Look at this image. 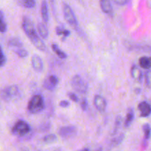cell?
<instances>
[{"mask_svg":"<svg viewBox=\"0 0 151 151\" xmlns=\"http://www.w3.org/2000/svg\"><path fill=\"white\" fill-rule=\"evenodd\" d=\"M22 28L24 32L27 35L34 47L38 49L40 51L44 52L47 50L45 44L40 38L39 35H38L36 30L35 29L33 23L29 18L27 16H24L22 20Z\"/></svg>","mask_w":151,"mask_h":151,"instance_id":"cell-1","label":"cell"},{"mask_svg":"<svg viewBox=\"0 0 151 151\" xmlns=\"http://www.w3.org/2000/svg\"><path fill=\"white\" fill-rule=\"evenodd\" d=\"M44 98L40 94L33 96L29 103H28L27 109L30 114H38L42 111L44 109Z\"/></svg>","mask_w":151,"mask_h":151,"instance_id":"cell-2","label":"cell"},{"mask_svg":"<svg viewBox=\"0 0 151 151\" xmlns=\"http://www.w3.org/2000/svg\"><path fill=\"white\" fill-rule=\"evenodd\" d=\"M63 16H64L65 19L67 22V23L73 27L74 29L78 31L79 29V26H78V21H77L76 16L74 13L72 9L67 4H63Z\"/></svg>","mask_w":151,"mask_h":151,"instance_id":"cell-3","label":"cell"},{"mask_svg":"<svg viewBox=\"0 0 151 151\" xmlns=\"http://www.w3.org/2000/svg\"><path fill=\"white\" fill-rule=\"evenodd\" d=\"M72 88L80 94H86L88 91V84L80 75H75L71 81Z\"/></svg>","mask_w":151,"mask_h":151,"instance_id":"cell-4","label":"cell"},{"mask_svg":"<svg viewBox=\"0 0 151 151\" xmlns=\"http://www.w3.org/2000/svg\"><path fill=\"white\" fill-rule=\"evenodd\" d=\"M31 128L29 124L25 121L19 120L16 123V125L12 128V134L14 135L20 136V137H24L29 134Z\"/></svg>","mask_w":151,"mask_h":151,"instance_id":"cell-5","label":"cell"},{"mask_svg":"<svg viewBox=\"0 0 151 151\" xmlns=\"http://www.w3.org/2000/svg\"><path fill=\"white\" fill-rule=\"evenodd\" d=\"M19 94V87L17 86H7L1 91V98L4 102H10L16 97Z\"/></svg>","mask_w":151,"mask_h":151,"instance_id":"cell-6","label":"cell"},{"mask_svg":"<svg viewBox=\"0 0 151 151\" xmlns=\"http://www.w3.org/2000/svg\"><path fill=\"white\" fill-rule=\"evenodd\" d=\"M58 134L63 139H70L77 134V128L72 125L62 127L59 129Z\"/></svg>","mask_w":151,"mask_h":151,"instance_id":"cell-7","label":"cell"},{"mask_svg":"<svg viewBox=\"0 0 151 151\" xmlns=\"http://www.w3.org/2000/svg\"><path fill=\"white\" fill-rule=\"evenodd\" d=\"M58 84V78L55 75H50L44 81V87L49 91H53Z\"/></svg>","mask_w":151,"mask_h":151,"instance_id":"cell-8","label":"cell"},{"mask_svg":"<svg viewBox=\"0 0 151 151\" xmlns=\"http://www.w3.org/2000/svg\"><path fill=\"white\" fill-rule=\"evenodd\" d=\"M31 63H32V66L35 72H41L44 69V64H43L42 59L38 55H34L31 59Z\"/></svg>","mask_w":151,"mask_h":151,"instance_id":"cell-9","label":"cell"},{"mask_svg":"<svg viewBox=\"0 0 151 151\" xmlns=\"http://www.w3.org/2000/svg\"><path fill=\"white\" fill-rule=\"evenodd\" d=\"M94 104L95 106L96 109L100 112L105 111L107 106L106 100L104 97H103L100 95H96L94 98Z\"/></svg>","mask_w":151,"mask_h":151,"instance_id":"cell-10","label":"cell"},{"mask_svg":"<svg viewBox=\"0 0 151 151\" xmlns=\"http://www.w3.org/2000/svg\"><path fill=\"white\" fill-rule=\"evenodd\" d=\"M138 109L140 112V116L142 117H147L151 114V106L147 102L143 101L138 106Z\"/></svg>","mask_w":151,"mask_h":151,"instance_id":"cell-11","label":"cell"},{"mask_svg":"<svg viewBox=\"0 0 151 151\" xmlns=\"http://www.w3.org/2000/svg\"><path fill=\"white\" fill-rule=\"evenodd\" d=\"M100 4L103 13L106 14H111L113 12V7L110 0H100Z\"/></svg>","mask_w":151,"mask_h":151,"instance_id":"cell-12","label":"cell"},{"mask_svg":"<svg viewBox=\"0 0 151 151\" xmlns=\"http://www.w3.org/2000/svg\"><path fill=\"white\" fill-rule=\"evenodd\" d=\"M131 77L134 78L135 81H140L142 78V71L139 69L138 66H132L131 69Z\"/></svg>","mask_w":151,"mask_h":151,"instance_id":"cell-13","label":"cell"},{"mask_svg":"<svg viewBox=\"0 0 151 151\" xmlns=\"http://www.w3.org/2000/svg\"><path fill=\"white\" fill-rule=\"evenodd\" d=\"M140 66L144 69H150L151 68V57L143 56L139 60Z\"/></svg>","mask_w":151,"mask_h":151,"instance_id":"cell-14","label":"cell"},{"mask_svg":"<svg viewBox=\"0 0 151 151\" xmlns=\"http://www.w3.org/2000/svg\"><path fill=\"white\" fill-rule=\"evenodd\" d=\"M41 16H42V19L44 22L47 23L49 22V10H48V6H47V3L45 0H44L41 4Z\"/></svg>","mask_w":151,"mask_h":151,"instance_id":"cell-15","label":"cell"},{"mask_svg":"<svg viewBox=\"0 0 151 151\" xmlns=\"http://www.w3.org/2000/svg\"><path fill=\"white\" fill-rule=\"evenodd\" d=\"M124 138H125V134H120V135L118 136V137H115L114 139H113L109 145V150H111V149L119 145L122 142Z\"/></svg>","mask_w":151,"mask_h":151,"instance_id":"cell-16","label":"cell"},{"mask_svg":"<svg viewBox=\"0 0 151 151\" xmlns=\"http://www.w3.org/2000/svg\"><path fill=\"white\" fill-rule=\"evenodd\" d=\"M38 31L39 35L44 39H47L49 36V32L47 27L42 23H39L38 24Z\"/></svg>","mask_w":151,"mask_h":151,"instance_id":"cell-17","label":"cell"},{"mask_svg":"<svg viewBox=\"0 0 151 151\" xmlns=\"http://www.w3.org/2000/svg\"><path fill=\"white\" fill-rule=\"evenodd\" d=\"M134 119V111L132 109H130L129 110H128V113H127L126 117H125V122H124L125 128H128V127L131 125Z\"/></svg>","mask_w":151,"mask_h":151,"instance_id":"cell-18","label":"cell"},{"mask_svg":"<svg viewBox=\"0 0 151 151\" xmlns=\"http://www.w3.org/2000/svg\"><path fill=\"white\" fill-rule=\"evenodd\" d=\"M17 2L25 8H33L35 6V0H17Z\"/></svg>","mask_w":151,"mask_h":151,"instance_id":"cell-19","label":"cell"},{"mask_svg":"<svg viewBox=\"0 0 151 151\" xmlns=\"http://www.w3.org/2000/svg\"><path fill=\"white\" fill-rule=\"evenodd\" d=\"M7 45L9 47H15V48H21L22 47L23 44H22V41L19 38H11L8 40L7 41Z\"/></svg>","mask_w":151,"mask_h":151,"instance_id":"cell-20","label":"cell"},{"mask_svg":"<svg viewBox=\"0 0 151 151\" xmlns=\"http://www.w3.org/2000/svg\"><path fill=\"white\" fill-rule=\"evenodd\" d=\"M52 50L53 51L55 52V54L61 59H65L66 58V57H67L66 53H65L63 51H62V50L59 48V47L57 45V44H52Z\"/></svg>","mask_w":151,"mask_h":151,"instance_id":"cell-21","label":"cell"},{"mask_svg":"<svg viewBox=\"0 0 151 151\" xmlns=\"http://www.w3.org/2000/svg\"><path fill=\"white\" fill-rule=\"evenodd\" d=\"M57 137L55 134H49L43 138V142L45 144H52L57 141Z\"/></svg>","mask_w":151,"mask_h":151,"instance_id":"cell-22","label":"cell"},{"mask_svg":"<svg viewBox=\"0 0 151 151\" xmlns=\"http://www.w3.org/2000/svg\"><path fill=\"white\" fill-rule=\"evenodd\" d=\"M56 33H57L58 35H63L64 38L66 37H68L69 35H70V31L68 30V29H64V28L61 27H58L56 28ZM64 39V38H63Z\"/></svg>","mask_w":151,"mask_h":151,"instance_id":"cell-23","label":"cell"},{"mask_svg":"<svg viewBox=\"0 0 151 151\" xmlns=\"http://www.w3.org/2000/svg\"><path fill=\"white\" fill-rule=\"evenodd\" d=\"M14 52L20 58H26L28 56L27 50H25L24 48H22V47L16 49V50H14Z\"/></svg>","mask_w":151,"mask_h":151,"instance_id":"cell-24","label":"cell"},{"mask_svg":"<svg viewBox=\"0 0 151 151\" xmlns=\"http://www.w3.org/2000/svg\"><path fill=\"white\" fill-rule=\"evenodd\" d=\"M143 131L145 134V140H148L151 134V128L148 124H145L143 125Z\"/></svg>","mask_w":151,"mask_h":151,"instance_id":"cell-25","label":"cell"},{"mask_svg":"<svg viewBox=\"0 0 151 151\" xmlns=\"http://www.w3.org/2000/svg\"><path fill=\"white\" fill-rule=\"evenodd\" d=\"M0 31L1 33H4L7 30V24H6L5 22L4 19V13L2 11H1V17H0Z\"/></svg>","mask_w":151,"mask_h":151,"instance_id":"cell-26","label":"cell"},{"mask_svg":"<svg viewBox=\"0 0 151 151\" xmlns=\"http://www.w3.org/2000/svg\"><path fill=\"white\" fill-rule=\"evenodd\" d=\"M121 122H122V117L120 116H117L116 119V122H115V125H114V132L113 134H115L116 132H117L118 129L120 127Z\"/></svg>","mask_w":151,"mask_h":151,"instance_id":"cell-27","label":"cell"},{"mask_svg":"<svg viewBox=\"0 0 151 151\" xmlns=\"http://www.w3.org/2000/svg\"><path fill=\"white\" fill-rule=\"evenodd\" d=\"M145 84L147 87L151 88V70L147 71L145 74Z\"/></svg>","mask_w":151,"mask_h":151,"instance_id":"cell-28","label":"cell"},{"mask_svg":"<svg viewBox=\"0 0 151 151\" xmlns=\"http://www.w3.org/2000/svg\"><path fill=\"white\" fill-rule=\"evenodd\" d=\"M50 128V122H44V123L41 124L39 127V130L41 132H46L48 131Z\"/></svg>","mask_w":151,"mask_h":151,"instance_id":"cell-29","label":"cell"},{"mask_svg":"<svg viewBox=\"0 0 151 151\" xmlns=\"http://www.w3.org/2000/svg\"><path fill=\"white\" fill-rule=\"evenodd\" d=\"M87 106H88V101H87L86 98L83 97L81 100V107L83 111H86L87 109Z\"/></svg>","mask_w":151,"mask_h":151,"instance_id":"cell-30","label":"cell"},{"mask_svg":"<svg viewBox=\"0 0 151 151\" xmlns=\"http://www.w3.org/2000/svg\"><path fill=\"white\" fill-rule=\"evenodd\" d=\"M68 97H69V99H70L71 100H72V101L75 102V103L78 102V97L75 94V93L69 92V94H68Z\"/></svg>","mask_w":151,"mask_h":151,"instance_id":"cell-31","label":"cell"},{"mask_svg":"<svg viewBox=\"0 0 151 151\" xmlns=\"http://www.w3.org/2000/svg\"><path fill=\"white\" fill-rule=\"evenodd\" d=\"M6 60H7V59H6V56L4 55V51H3L2 48L1 49V66H3L4 65V63H6Z\"/></svg>","mask_w":151,"mask_h":151,"instance_id":"cell-32","label":"cell"},{"mask_svg":"<svg viewBox=\"0 0 151 151\" xmlns=\"http://www.w3.org/2000/svg\"><path fill=\"white\" fill-rule=\"evenodd\" d=\"M59 106L62 108H67L69 106V102L67 100H61L59 103Z\"/></svg>","mask_w":151,"mask_h":151,"instance_id":"cell-33","label":"cell"},{"mask_svg":"<svg viewBox=\"0 0 151 151\" xmlns=\"http://www.w3.org/2000/svg\"><path fill=\"white\" fill-rule=\"evenodd\" d=\"M112 1L116 3V4H119V5H124V4L128 2V0H112Z\"/></svg>","mask_w":151,"mask_h":151,"instance_id":"cell-34","label":"cell"},{"mask_svg":"<svg viewBox=\"0 0 151 151\" xmlns=\"http://www.w3.org/2000/svg\"><path fill=\"white\" fill-rule=\"evenodd\" d=\"M94 151H103V149L102 147H97V148Z\"/></svg>","mask_w":151,"mask_h":151,"instance_id":"cell-35","label":"cell"},{"mask_svg":"<svg viewBox=\"0 0 151 151\" xmlns=\"http://www.w3.org/2000/svg\"><path fill=\"white\" fill-rule=\"evenodd\" d=\"M21 151H31L30 149L29 148H23ZM35 151H39V150H35Z\"/></svg>","mask_w":151,"mask_h":151,"instance_id":"cell-36","label":"cell"},{"mask_svg":"<svg viewBox=\"0 0 151 151\" xmlns=\"http://www.w3.org/2000/svg\"><path fill=\"white\" fill-rule=\"evenodd\" d=\"M80 151H89V150H88V149H87V148H85V149H83V150H81Z\"/></svg>","mask_w":151,"mask_h":151,"instance_id":"cell-37","label":"cell"},{"mask_svg":"<svg viewBox=\"0 0 151 151\" xmlns=\"http://www.w3.org/2000/svg\"><path fill=\"white\" fill-rule=\"evenodd\" d=\"M50 1H52V3H53V1H54V0H50Z\"/></svg>","mask_w":151,"mask_h":151,"instance_id":"cell-38","label":"cell"}]
</instances>
